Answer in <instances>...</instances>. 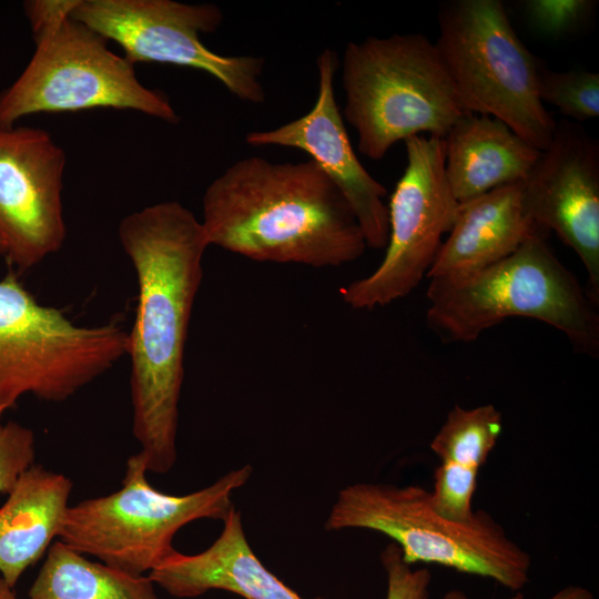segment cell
Here are the masks:
<instances>
[{
  "label": "cell",
  "instance_id": "484cf974",
  "mask_svg": "<svg viewBox=\"0 0 599 599\" xmlns=\"http://www.w3.org/2000/svg\"><path fill=\"white\" fill-rule=\"evenodd\" d=\"M443 599H470L464 591L453 589L447 591ZM510 599H524L520 592H517ZM548 599H593V595L585 587L570 585L566 586Z\"/></svg>",
  "mask_w": 599,
  "mask_h": 599
},
{
  "label": "cell",
  "instance_id": "ac0fdd59",
  "mask_svg": "<svg viewBox=\"0 0 599 599\" xmlns=\"http://www.w3.org/2000/svg\"><path fill=\"white\" fill-rule=\"evenodd\" d=\"M72 481L40 465L26 470L0 507V577L13 588L59 539Z\"/></svg>",
  "mask_w": 599,
  "mask_h": 599
},
{
  "label": "cell",
  "instance_id": "44dd1931",
  "mask_svg": "<svg viewBox=\"0 0 599 599\" xmlns=\"http://www.w3.org/2000/svg\"><path fill=\"white\" fill-rule=\"evenodd\" d=\"M538 92L547 102L573 119L583 122L599 115V74L586 70L554 71L540 67Z\"/></svg>",
  "mask_w": 599,
  "mask_h": 599
},
{
  "label": "cell",
  "instance_id": "5bb4252c",
  "mask_svg": "<svg viewBox=\"0 0 599 599\" xmlns=\"http://www.w3.org/2000/svg\"><path fill=\"white\" fill-rule=\"evenodd\" d=\"M339 61L324 49L316 59L318 89L313 108L303 116L270 130L245 135L253 146H285L306 152L337 186L354 212L367 247L384 248L388 240L386 187L363 166L352 146L335 98Z\"/></svg>",
  "mask_w": 599,
  "mask_h": 599
},
{
  "label": "cell",
  "instance_id": "8fae6325",
  "mask_svg": "<svg viewBox=\"0 0 599 599\" xmlns=\"http://www.w3.org/2000/svg\"><path fill=\"white\" fill-rule=\"evenodd\" d=\"M404 142L407 162L387 204L385 255L369 275L341 288L344 303L354 309L385 306L412 293L427 277L457 215L443 139L422 134Z\"/></svg>",
  "mask_w": 599,
  "mask_h": 599
},
{
  "label": "cell",
  "instance_id": "3957f363",
  "mask_svg": "<svg viewBox=\"0 0 599 599\" xmlns=\"http://www.w3.org/2000/svg\"><path fill=\"white\" fill-rule=\"evenodd\" d=\"M537 232L514 253L480 271L429 278L426 325L446 343H471L510 317L560 331L576 353L599 355V301Z\"/></svg>",
  "mask_w": 599,
  "mask_h": 599
},
{
  "label": "cell",
  "instance_id": "8992f818",
  "mask_svg": "<svg viewBox=\"0 0 599 599\" xmlns=\"http://www.w3.org/2000/svg\"><path fill=\"white\" fill-rule=\"evenodd\" d=\"M325 529H366L389 537L407 564H436L489 578L519 591L531 559L485 510L463 522L438 514L429 490L418 485L356 483L339 490Z\"/></svg>",
  "mask_w": 599,
  "mask_h": 599
},
{
  "label": "cell",
  "instance_id": "ffe728a7",
  "mask_svg": "<svg viewBox=\"0 0 599 599\" xmlns=\"http://www.w3.org/2000/svg\"><path fill=\"white\" fill-rule=\"evenodd\" d=\"M502 429L501 413L491 404L454 406L430 441L441 463L479 468L487 461Z\"/></svg>",
  "mask_w": 599,
  "mask_h": 599
},
{
  "label": "cell",
  "instance_id": "6da1fadb",
  "mask_svg": "<svg viewBox=\"0 0 599 599\" xmlns=\"http://www.w3.org/2000/svg\"><path fill=\"white\" fill-rule=\"evenodd\" d=\"M118 235L138 285L126 348L131 361L132 430L148 471L165 474L177 458L185 343L209 244L201 221L176 201L152 204L126 215Z\"/></svg>",
  "mask_w": 599,
  "mask_h": 599
},
{
  "label": "cell",
  "instance_id": "e0dca14e",
  "mask_svg": "<svg viewBox=\"0 0 599 599\" xmlns=\"http://www.w3.org/2000/svg\"><path fill=\"white\" fill-rule=\"evenodd\" d=\"M443 141L445 174L458 203L524 182L541 152L500 120L477 113L460 118Z\"/></svg>",
  "mask_w": 599,
  "mask_h": 599
},
{
  "label": "cell",
  "instance_id": "9c48e42d",
  "mask_svg": "<svg viewBox=\"0 0 599 599\" xmlns=\"http://www.w3.org/2000/svg\"><path fill=\"white\" fill-rule=\"evenodd\" d=\"M118 323L81 326L40 304L13 272L0 278V416L28 394L63 402L126 355Z\"/></svg>",
  "mask_w": 599,
  "mask_h": 599
},
{
  "label": "cell",
  "instance_id": "277c9868",
  "mask_svg": "<svg viewBox=\"0 0 599 599\" xmlns=\"http://www.w3.org/2000/svg\"><path fill=\"white\" fill-rule=\"evenodd\" d=\"M78 1L24 2L35 50L19 78L0 93V126H14L30 114L94 108L134 110L177 123L169 98L143 85L134 65L112 52L105 38L71 17Z\"/></svg>",
  "mask_w": 599,
  "mask_h": 599
},
{
  "label": "cell",
  "instance_id": "7c38bea8",
  "mask_svg": "<svg viewBox=\"0 0 599 599\" xmlns=\"http://www.w3.org/2000/svg\"><path fill=\"white\" fill-rule=\"evenodd\" d=\"M67 156L50 133L0 126V242L2 256L27 271L65 240L62 177Z\"/></svg>",
  "mask_w": 599,
  "mask_h": 599
},
{
  "label": "cell",
  "instance_id": "5b68a950",
  "mask_svg": "<svg viewBox=\"0 0 599 599\" xmlns=\"http://www.w3.org/2000/svg\"><path fill=\"white\" fill-rule=\"evenodd\" d=\"M343 118L358 151L380 160L414 135L444 139L467 112L435 42L422 33L367 37L346 44L341 62Z\"/></svg>",
  "mask_w": 599,
  "mask_h": 599
},
{
  "label": "cell",
  "instance_id": "7a4b0ae2",
  "mask_svg": "<svg viewBox=\"0 0 599 599\" xmlns=\"http://www.w3.org/2000/svg\"><path fill=\"white\" fill-rule=\"evenodd\" d=\"M202 209L209 246L257 262L336 267L367 247L346 199L311 159H240L209 184Z\"/></svg>",
  "mask_w": 599,
  "mask_h": 599
},
{
  "label": "cell",
  "instance_id": "ba28073f",
  "mask_svg": "<svg viewBox=\"0 0 599 599\" xmlns=\"http://www.w3.org/2000/svg\"><path fill=\"white\" fill-rule=\"evenodd\" d=\"M435 45L469 113L500 120L539 151L557 122L539 98L540 61L515 32L500 0L441 6Z\"/></svg>",
  "mask_w": 599,
  "mask_h": 599
},
{
  "label": "cell",
  "instance_id": "603a6c76",
  "mask_svg": "<svg viewBox=\"0 0 599 599\" xmlns=\"http://www.w3.org/2000/svg\"><path fill=\"white\" fill-rule=\"evenodd\" d=\"M535 29L550 37L577 31L591 16L593 0H527L522 2Z\"/></svg>",
  "mask_w": 599,
  "mask_h": 599
},
{
  "label": "cell",
  "instance_id": "d4e9b609",
  "mask_svg": "<svg viewBox=\"0 0 599 599\" xmlns=\"http://www.w3.org/2000/svg\"><path fill=\"white\" fill-rule=\"evenodd\" d=\"M380 560L387 578L386 599H429V569H414L403 559L399 547L393 541L382 551Z\"/></svg>",
  "mask_w": 599,
  "mask_h": 599
},
{
  "label": "cell",
  "instance_id": "9a60e30c",
  "mask_svg": "<svg viewBox=\"0 0 599 599\" xmlns=\"http://www.w3.org/2000/svg\"><path fill=\"white\" fill-rule=\"evenodd\" d=\"M222 522L220 536L209 548L193 555L175 550L155 567L148 575L154 585L176 598H194L217 589L245 599H304L260 561L234 506Z\"/></svg>",
  "mask_w": 599,
  "mask_h": 599
},
{
  "label": "cell",
  "instance_id": "7402d4cb",
  "mask_svg": "<svg viewBox=\"0 0 599 599\" xmlns=\"http://www.w3.org/2000/svg\"><path fill=\"white\" fill-rule=\"evenodd\" d=\"M479 468L455 463H440L434 471V485L429 490L434 509L453 521L469 520L475 510L473 497Z\"/></svg>",
  "mask_w": 599,
  "mask_h": 599
},
{
  "label": "cell",
  "instance_id": "83f0119b",
  "mask_svg": "<svg viewBox=\"0 0 599 599\" xmlns=\"http://www.w3.org/2000/svg\"><path fill=\"white\" fill-rule=\"evenodd\" d=\"M0 254H2V245H1V242H0Z\"/></svg>",
  "mask_w": 599,
  "mask_h": 599
},
{
  "label": "cell",
  "instance_id": "52a82bcc",
  "mask_svg": "<svg viewBox=\"0 0 599 599\" xmlns=\"http://www.w3.org/2000/svg\"><path fill=\"white\" fill-rule=\"evenodd\" d=\"M252 471L245 465L196 491L169 495L149 483L139 451L126 460L119 490L69 506L59 540L128 573L149 575L176 550L173 538L182 527L199 519L223 520L234 506L232 495Z\"/></svg>",
  "mask_w": 599,
  "mask_h": 599
},
{
  "label": "cell",
  "instance_id": "4316f807",
  "mask_svg": "<svg viewBox=\"0 0 599 599\" xmlns=\"http://www.w3.org/2000/svg\"><path fill=\"white\" fill-rule=\"evenodd\" d=\"M0 599H17L13 588L8 586L1 577H0Z\"/></svg>",
  "mask_w": 599,
  "mask_h": 599
},
{
  "label": "cell",
  "instance_id": "30bf717a",
  "mask_svg": "<svg viewBox=\"0 0 599 599\" xmlns=\"http://www.w3.org/2000/svg\"><path fill=\"white\" fill-rule=\"evenodd\" d=\"M71 17L118 43L133 65L155 62L196 69L243 102L261 104L266 99L261 79L264 58L222 55L203 43L201 34L215 32L224 19L214 3L79 0Z\"/></svg>",
  "mask_w": 599,
  "mask_h": 599
},
{
  "label": "cell",
  "instance_id": "cb8c5ba5",
  "mask_svg": "<svg viewBox=\"0 0 599 599\" xmlns=\"http://www.w3.org/2000/svg\"><path fill=\"white\" fill-rule=\"evenodd\" d=\"M34 458V433L17 422L0 423V494L12 490Z\"/></svg>",
  "mask_w": 599,
  "mask_h": 599
},
{
  "label": "cell",
  "instance_id": "d6986e66",
  "mask_svg": "<svg viewBox=\"0 0 599 599\" xmlns=\"http://www.w3.org/2000/svg\"><path fill=\"white\" fill-rule=\"evenodd\" d=\"M148 575L134 576L92 561L57 539L30 590L29 599H158Z\"/></svg>",
  "mask_w": 599,
  "mask_h": 599
},
{
  "label": "cell",
  "instance_id": "2e32d148",
  "mask_svg": "<svg viewBox=\"0 0 599 599\" xmlns=\"http://www.w3.org/2000/svg\"><path fill=\"white\" fill-rule=\"evenodd\" d=\"M537 232L542 231L527 213L522 182L461 202L426 278L458 277L480 271L514 253Z\"/></svg>",
  "mask_w": 599,
  "mask_h": 599
},
{
  "label": "cell",
  "instance_id": "4fadbf2b",
  "mask_svg": "<svg viewBox=\"0 0 599 599\" xmlns=\"http://www.w3.org/2000/svg\"><path fill=\"white\" fill-rule=\"evenodd\" d=\"M535 225L579 256L599 301V144L581 124L557 122L552 140L522 182Z\"/></svg>",
  "mask_w": 599,
  "mask_h": 599
}]
</instances>
